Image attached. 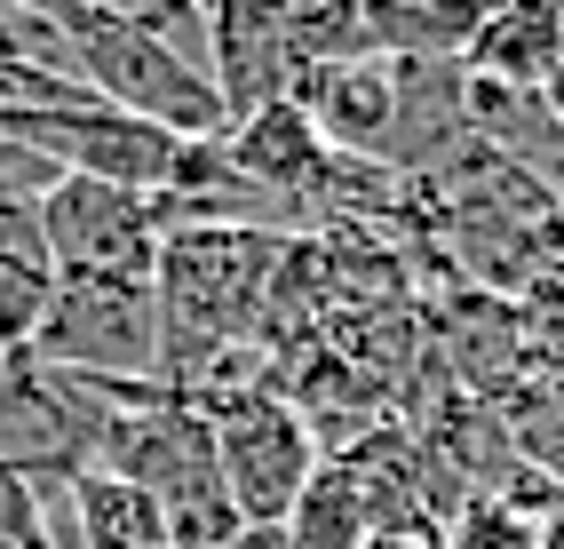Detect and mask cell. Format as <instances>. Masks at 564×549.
<instances>
[{"label":"cell","instance_id":"10","mask_svg":"<svg viewBox=\"0 0 564 549\" xmlns=\"http://www.w3.org/2000/svg\"><path fill=\"white\" fill-rule=\"evenodd\" d=\"M56 303V263L41 239V207H0V351H32Z\"/></svg>","mask_w":564,"mask_h":549},{"label":"cell","instance_id":"8","mask_svg":"<svg viewBox=\"0 0 564 549\" xmlns=\"http://www.w3.org/2000/svg\"><path fill=\"white\" fill-rule=\"evenodd\" d=\"M556 64H564V0H494L462 49V72L501 88H541Z\"/></svg>","mask_w":564,"mask_h":549},{"label":"cell","instance_id":"14","mask_svg":"<svg viewBox=\"0 0 564 549\" xmlns=\"http://www.w3.org/2000/svg\"><path fill=\"white\" fill-rule=\"evenodd\" d=\"M541 526L533 509H517L501 494H469L454 518H445V549H541Z\"/></svg>","mask_w":564,"mask_h":549},{"label":"cell","instance_id":"1","mask_svg":"<svg viewBox=\"0 0 564 549\" xmlns=\"http://www.w3.org/2000/svg\"><path fill=\"white\" fill-rule=\"evenodd\" d=\"M286 239L254 224H175L160 247L152 295H160V383L183 390L207 358L231 343H254L262 303H271Z\"/></svg>","mask_w":564,"mask_h":549},{"label":"cell","instance_id":"2","mask_svg":"<svg viewBox=\"0 0 564 549\" xmlns=\"http://www.w3.org/2000/svg\"><path fill=\"white\" fill-rule=\"evenodd\" d=\"M41 9L64 24L72 72H80V88H88L96 104H111V112H135V120H152V128L183 136V143L231 128V120H223L215 80H207L199 64H183L143 17L80 9V0H41Z\"/></svg>","mask_w":564,"mask_h":549},{"label":"cell","instance_id":"17","mask_svg":"<svg viewBox=\"0 0 564 549\" xmlns=\"http://www.w3.org/2000/svg\"><path fill=\"white\" fill-rule=\"evenodd\" d=\"M541 96H549V112H556V128H564V64H556L549 80H541Z\"/></svg>","mask_w":564,"mask_h":549},{"label":"cell","instance_id":"12","mask_svg":"<svg viewBox=\"0 0 564 549\" xmlns=\"http://www.w3.org/2000/svg\"><path fill=\"white\" fill-rule=\"evenodd\" d=\"M279 534H286V549H358V541H373V509H366L358 470H350L343 454H326V462L311 470L303 502L286 509Z\"/></svg>","mask_w":564,"mask_h":549},{"label":"cell","instance_id":"13","mask_svg":"<svg viewBox=\"0 0 564 549\" xmlns=\"http://www.w3.org/2000/svg\"><path fill=\"white\" fill-rule=\"evenodd\" d=\"M509 319H517L524 375L564 383V255H556V263H541V271L509 295Z\"/></svg>","mask_w":564,"mask_h":549},{"label":"cell","instance_id":"3","mask_svg":"<svg viewBox=\"0 0 564 549\" xmlns=\"http://www.w3.org/2000/svg\"><path fill=\"white\" fill-rule=\"evenodd\" d=\"M32 358L80 383H160V295L152 279H56Z\"/></svg>","mask_w":564,"mask_h":549},{"label":"cell","instance_id":"4","mask_svg":"<svg viewBox=\"0 0 564 549\" xmlns=\"http://www.w3.org/2000/svg\"><path fill=\"white\" fill-rule=\"evenodd\" d=\"M207 422H215V470H223V494H231L239 526H286L311 470L326 462V438L311 430V415L286 390H254V398L215 407Z\"/></svg>","mask_w":564,"mask_h":549},{"label":"cell","instance_id":"6","mask_svg":"<svg viewBox=\"0 0 564 549\" xmlns=\"http://www.w3.org/2000/svg\"><path fill=\"white\" fill-rule=\"evenodd\" d=\"M294 104L318 128L334 160H398V128H405V64L398 56H350V64H311L294 80Z\"/></svg>","mask_w":564,"mask_h":549},{"label":"cell","instance_id":"15","mask_svg":"<svg viewBox=\"0 0 564 549\" xmlns=\"http://www.w3.org/2000/svg\"><path fill=\"white\" fill-rule=\"evenodd\" d=\"M358 549H445V526H405V534H373Z\"/></svg>","mask_w":564,"mask_h":549},{"label":"cell","instance_id":"11","mask_svg":"<svg viewBox=\"0 0 564 549\" xmlns=\"http://www.w3.org/2000/svg\"><path fill=\"white\" fill-rule=\"evenodd\" d=\"M494 0H366L373 49L382 56H430V64H462L469 32L485 24Z\"/></svg>","mask_w":564,"mask_h":549},{"label":"cell","instance_id":"9","mask_svg":"<svg viewBox=\"0 0 564 549\" xmlns=\"http://www.w3.org/2000/svg\"><path fill=\"white\" fill-rule=\"evenodd\" d=\"M56 509H64V526L80 549H175V526H167V509L128 486V478H111V470H80V478H64L56 486Z\"/></svg>","mask_w":564,"mask_h":549},{"label":"cell","instance_id":"7","mask_svg":"<svg viewBox=\"0 0 564 549\" xmlns=\"http://www.w3.org/2000/svg\"><path fill=\"white\" fill-rule=\"evenodd\" d=\"M207 80L231 128L294 96L303 64H294L286 0H207Z\"/></svg>","mask_w":564,"mask_h":549},{"label":"cell","instance_id":"18","mask_svg":"<svg viewBox=\"0 0 564 549\" xmlns=\"http://www.w3.org/2000/svg\"><path fill=\"white\" fill-rule=\"evenodd\" d=\"M24 9H41V0H0V24H9V17H24Z\"/></svg>","mask_w":564,"mask_h":549},{"label":"cell","instance_id":"16","mask_svg":"<svg viewBox=\"0 0 564 549\" xmlns=\"http://www.w3.org/2000/svg\"><path fill=\"white\" fill-rule=\"evenodd\" d=\"M215 549H286V534L279 526H239L231 541H215Z\"/></svg>","mask_w":564,"mask_h":549},{"label":"cell","instance_id":"5","mask_svg":"<svg viewBox=\"0 0 564 549\" xmlns=\"http://www.w3.org/2000/svg\"><path fill=\"white\" fill-rule=\"evenodd\" d=\"M175 215L160 192H120L96 175H56L41 200V239L56 279H152Z\"/></svg>","mask_w":564,"mask_h":549}]
</instances>
